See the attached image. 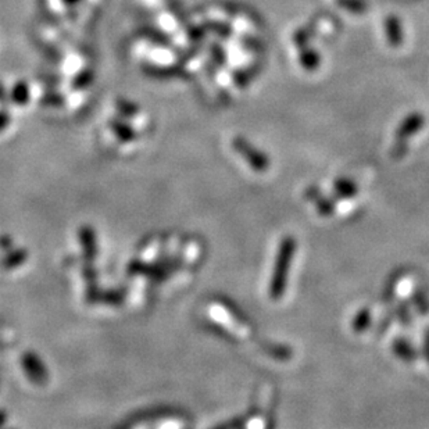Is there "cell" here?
Wrapping results in <instances>:
<instances>
[{
    "instance_id": "obj_1",
    "label": "cell",
    "mask_w": 429,
    "mask_h": 429,
    "mask_svg": "<svg viewBox=\"0 0 429 429\" xmlns=\"http://www.w3.org/2000/svg\"><path fill=\"white\" fill-rule=\"evenodd\" d=\"M295 250H296V241L292 236L284 238L278 249L275 265L272 270V277L270 281V298L272 301H279L285 294Z\"/></svg>"
},
{
    "instance_id": "obj_2",
    "label": "cell",
    "mask_w": 429,
    "mask_h": 429,
    "mask_svg": "<svg viewBox=\"0 0 429 429\" xmlns=\"http://www.w3.org/2000/svg\"><path fill=\"white\" fill-rule=\"evenodd\" d=\"M235 150L248 162V164L256 171H267L270 169V160L256 147H253L246 139L236 138L234 140Z\"/></svg>"
},
{
    "instance_id": "obj_3",
    "label": "cell",
    "mask_w": 429,
    "mask_h": 429,
    "mask_svg": "<svg viewBox=\"0 0 429 429\" xmlns=\"http://www.w3.org/2000/svg\"><path fill=\"white\" fill-rule=\"evenodd\" d=\"M423 126H424V117H423V116H418V114L411 116V117H409V119L399 127L397 132H396V136H397L399 139H406V138L414 135L417 131H420V128H421Z\"/></svg>"
},
{
    "instance_id": "obj_4",
    "label": "cell",
    "mask_w": 429,
    "mask_h": 429,
    "mask_svg": "<svg viewBox=\"0 0 429 429\" xmlns=\"http://www.w3.org/2000/svg\"><path fill=\"white\" fill-rule=\"evenodd\" d=\"M110 127L113 128V132L124 142H132L136 138V132L133 128H131L127 123L121 120H113L110 121Z\"/></svg>"
},
{
    "instance_id": "obj_5",
    "label": "cell",
    "mask_w": 429,
    "mask_h": 429,
    "mask_svg": "<svg viewBox=\"0 0 429 429\" xmlns=\"http://www.w3.org/2000/svg\"><path fill=\"white\" fill-rule=\"evenodd\" d=\"M10 99L13 103L18 106L25 104L30 100V87L27 85V83H17L13 86L10 92Z\"/></svg>"
},
{
    "instance_id": "obj_6",
    "label": "cell",
    "mask_w": 429,
    "mask_h": 429,
    "mask_svg": "<svg viewBox=\"0 0 429 429\" xmlns=\"http://www.w3.org/2000/svg\"><path fill=\"white\" fill-rule=\"evenodd\" d=\"M370 324H371V311L368 308H363L354 317V320L351 322V330L356 334H361L370 327Z\"/></svg>"
},
{
    "instance_id": "obj_7",
    "label": "cell",
    "mask_w": 429,
    "mask_h": 429,
    "mask_svg": "<svg viewBox=\"0 0 429 429\" xmlns=\"http://www.w3.org/2000/svg\"><path fill=\"white\" fill-rule=\"evenodd\" d=\"M335 191H337V195L339 198H344V199H350V198H354L358 192L357 186L354 182L349 181V179H338L335 182Z\"/></svg>"
},
{
    "instance_id": "obj_8",
    "label": "cell",
    "mask_w": 429,
    "mask_h": 429,
    "mask_svg": "<svg viewBox=\"0 0 429 429\" xmlns=\"http://www.w3.org/2000/svg\"><path fill=\"white\" fill-rule=\"evenodd\" d=\"M393 350H394V353H396L400 358H403V360H406V361L414 360V358H416V353L413 351L411 346L409 344H406L403 339L394 341V344H393Z\"/></svg>"
},
{
    "instance_id": "obj_9",
    "label": "cell",
    "mask_w": 429,
    "mask_h": 429,
    "mask_svg": "<svg viewBox=\"0 0 429 429\" xmlns=\"http://www.w3.org/2000/svg\"><path fill=\"white\" fill-rule=\"evenodd\" d=\"M25 368L28 370V373H32L37 378H42L44 375V368L40 364V361L37 360L35 356H27L25 357Z\"/></svg>"
},
{
    "instance_id": "obj_10",
    "label": "cell",
    "mask_w": 429,
    "mask_h": 429,
    "mask_svg": "<svg viewBox=\"0 0 429 429\" xmlns=\"http://www.w3.org/2000/svg\"><path fill=\"white\" fill-rule=\"evenodd\" d=\"M337 210V205L331 199H318L317 202V212L324 217L332 214Z\"/></svg>"
},
{
    "instance_id": "obj_11",
    "label": "cell",
    "mask_w": 429,
    "mask_h": 429,
    "mask_svg": "<svg viewBox=\"0 0 429 429\" xmlns=\"http://www.w3.org/2000/svg\"><path fill=\"white\" fill-rule=\"evenodd\" d=\"M93 78H95L93 73H92L90 70H85V71L80 73V74L75 77V80H74V83H73V86H74L75 89H84L86 86H89L92 84Z\"/></svg>"
},
{
    "instance_id": "obj_12",
    "label": "cell",
    "mask_w": 429,
    "mask_h": 429,
    "mask_svg": "<svg viewBox=\"0 0 429 429\" xmlns=\"http://www.w3.org/2000/svg\"><path fill=\"white\" fill-rule=\"evenodd\" d=\"M119 110L123 116H127V117H132L138 113V107L133 106L131 102H127V100H120L119 102Z\"/></svg>"
},
{
    "instance_id": "obj_13",
    "label": "cell",
    "mask_w": 429,
    "mask_h": 429,
    "mask_svg": "<svg viewBox=\"0 0 429 429\" xmlns=\"http://www.w3.org/2000/svg\"><path fill=\"white\" fill-rule=\"evenodd\" d=\"M93 239L95 238H93V232L90 231V228H84V231H83V243H84V246H85V249L89 253L93 252V246H95Z\"/></svg>"
},
{
    "instance_id": "obj_14",
    "label": "cell",
    "mask_w": 429,
    "mask_h": 429,
    "mask_svg": "<svg viewBox=\"0 0 429 429\" xmlns=\"http://www.w3.org/2000/svg\"><path fill=\"white\" fill-rule=\"evenodd\" d=\"M411 288H413V282L411 279L409 278H403L400 282H399V286H397V291L401 296H406L411 292Z\"/></svg>"
},
{
    "instance_id": "obj_15",
    "label": "cell",
    "mask_w": 429,
    "mask_h": 429,
    "mask_svg": "<svg viewBox=\"0 0 429 429\" xmlns=\"http://www.w3.org/2000/svg\"><path fill=\"white\" fill-rule=\"evenodd\" d=\"M20 261H21V253H11L3 260V265L6 268H13V267L18 265Z\"/></svg>"
},
{
    "instance_id": "obj_16",
    "label": "cell",
    "mask_w": 429,
    "mask_h": 429,
    "mask_svg": "<svg viewBox=\"0 0 429 429\" xmlns=\"http://www.w3.org/2000/svg\"><path fill=\"white\" fill-rule=\"evenodd\" d=\"M10 121H11V116L6 110H0V132L7 128Z\"/></svg>"
},
{
    "instance_id": "obj_17",
    "label": "cell",
    "mask_w": 429,
    "mask_h": 429,
    "mask_svg": "<svg viewBox=\"0 0 429 429\" xmlns=\"http://www.w3.org/2000/svg\"><path fill=\"white\" fill-rule=\"evenodd\" d=\"M50 96H52V100H53L52 106H53V104H57V103H60V102H61V97H60L59 95H54V96H53V95H50ZM42 103H44V104H49V106H50V103H47V99H46V97L43 99Z\"/></svg>"
},
{
    "instance_id": "obj_18",
    "label": "cell",
    "mask_w": 429,
    "mask_h": 429,
    "mask_svg": "<svg viewBox=\"0 0 429 429\" xmlns=\"http://www.w3.org/2000/svg\"><path fill=\"white\" fill-rule=\"evenodd\" d=\"M4 95H6V89H4L3 84H0V100L4 97Z\"/></svg>"
},
{
    "instance_id": "obj_19",
    "label": "cell",
    "mask_w": 429,
    "mask_h": 429,
    "mask_svg": "<svg viewBox=\"0 0 429 429\" xmlns=\"http://www.w3.org/2000/svg\"><path fill=\"white\" fill-rule=\"evenodd\" d=\"M64 3H67V4H70V6H73V4H77V3H80L81 0H63Z\"/></svg>"
}]
</instances>
